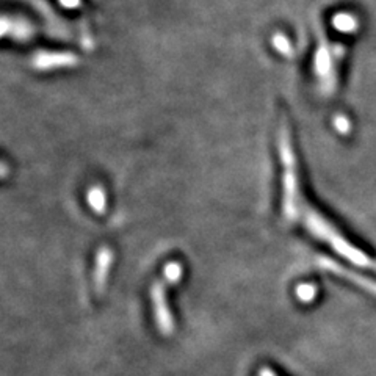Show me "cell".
<instances>
[{
  "label": "cell",
  "mask_w": 376,
  "mask_h": 376,
  "mask_svg": "<svg viewBox=\"0 0 376 376\" xmlns=\"http://www.w3.org/2000/svg\"><path fill=\"white\" fill-rule=\"evenodd\" d=\"M163 281L167 284H171V286H174V284H178L182 276H184V267H182L179 262H169V264L165 267L163 270Z\"/></svg>",
  "instance_id": "277c9868"
},
{
  "label": "cell",
  "mask_w": 376,
  "mask_h": 376,
  "mask_svg": "<svg viewBox=\"0 0 376 376\" xmlns=\"http://www.w3.org/2000/svg\"><path fill=\"white\" fill-rule=\"evenodd\" d=\"M167 286L168 284L163 281H157L151 287V301H152V311L154 318H156L158 331L165 335H169L174 331V320L171 315L168 301H167Z\"/></svg>",
  "instance_id": "7a4b0ae2"
},
{
  "label": "cell",
  "mask_w": 376,
  "mask_h": 376,
  "mask_svg": "<svg viewBox=\"0 0 376 376\" xmlns=\"http://www.w3.org/2000/svg\"><path fill=\"white\" fill-rule=\"evenodd\" d=\"M88 202H90L91 209L96 210V212L104 213L105 206H107V199H105L104 191H102L99 187L91 188L90 195H88Z\"/></svg>",
  "instance_id": "5b68a950"
},
{
  "label": "cell",
  "mask_w": 376,
  "mask_h": 376,
  "mask_svg": "<svg viewBox=\"0 0 376 376\" xmlns=\"http://www.w3.org/2000/svg\"><path fill=\"white\" fill-rule=\"evenodd\" d=\"M113 264V251L108 247H102L98 249L96 254V265H94V284L98 292L102 293L105 289L108 275H110Z\"/></svg>",
  "instance_id": "3957f363"
},
{
  "label": "cell",
  "mask_w": 376,
  "mask_h": 376,
  "mask_svg": "<svg viewBox=\"0 0 376 376\" xmlns=\"http://www.w3.org/2000/svg\"><path fill=\"white\" fill-rule=\"evenodd\" d=\"M284 157V201L282 210L284 216L289 221H298L303 224L304 229L320 240L328 244L334 253H337L340 258L348 260L350 264L361 267V269L376 271V259L368 255L366 251L357 248L342 233L337 227L324 218V216L317 212L315 209L309 206L304 199L303 193L300 190L298 173L295 167V157L290 149V143H284L282 146Z\"/></svg>",
  "instance_id": "6da1fadb"
},
{
  "label": "cell",
  "mask_w": 376,
  "mask_h": 376,
  "mask_svg": "<svg viewBox=\"0 0 376 376\" xmlns=\"http://www.w3.org/2000/svg\"><path fill=\"white\" fill-rule=\"evenodd\" d=\"M258 376H278V375L273 372L270 367H262L258 372Z\"/></svg>",
  "instance_id": "52a82bcc"
},
{
  "label": "cell",
  "mask_w": 376,
  "mask_h": 376,
  "mask_svg": "<svg viewBox=\"0 0 376 376\" xmlns=\"http://www.w3.org/2000/svg\"><path fill=\"white\" fill-rule=\"evenodd\" d=\"M295 293L298 296L300 301H303V303H311L317 295V287L313 286V284H300V286L296 287Z\"/></svg>",
  "instance_id": "8992f818"
}]
</instances>
